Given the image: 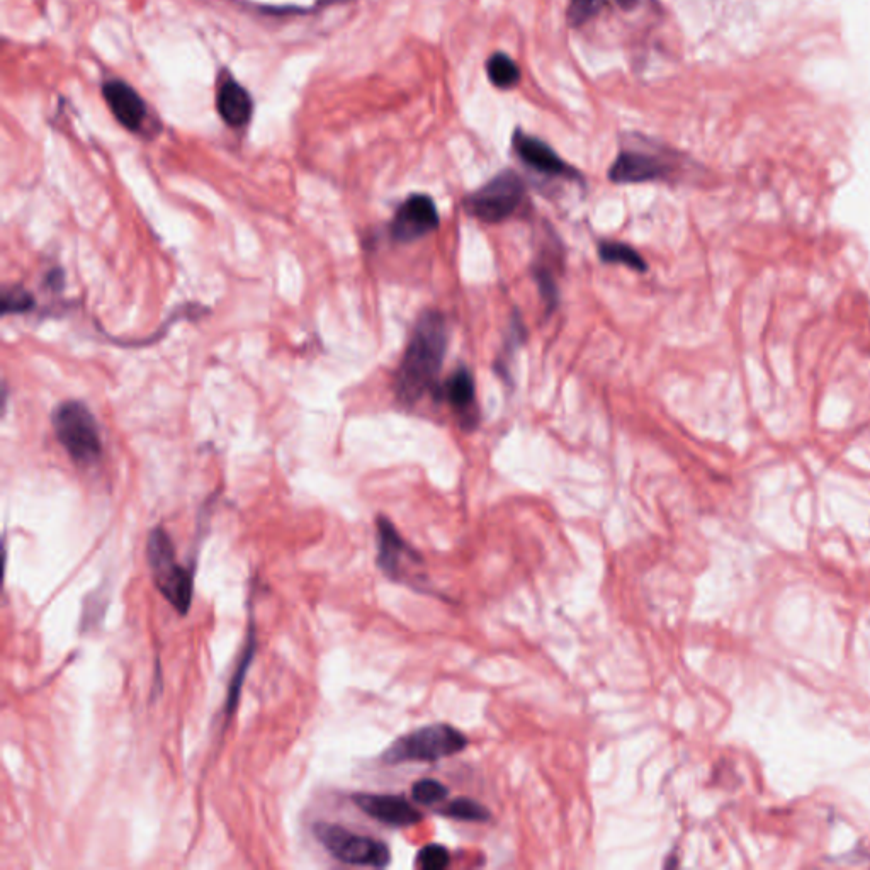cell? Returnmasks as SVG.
<instances>
[{"label":"cell","mask_w":870,"mask_h":870,"mask_svg":"<svg viewBox=\"0 0 870 870\" xmlns=\"http://www.w3.org/2000/svg\"><path fill=\"white\" fill-rule=\"evenodd\" d=\"M609 0H570L568 6V23L575 28H580L583 24H587L590 19H594ZM617 6L624 11H631L638 6L639 0H614Z\"/></svg>","instance_id":"obj_19"},{"label":"cell","mask_w":870,"mask_h":870,"mask_svg":"<svg viewBox=\"0 0 870 870\" xmlns=\"http://www.w3.org/2000/svg\"><path fill=\"white\" fill-rule=\"evenodd\" d=\"M449 796V789L442 784L441 780L420 779L413 784L412 797L415 803L432 806L442 803Z\"/></svg>","instance_id":"obj_20"},{"label":"cell","mask_w":870,"mask_h":870,"mask_svg":"<svg viewBox=\"0 0 870 870\" xmlns=\"http://www.w3.org/2000/svg\"><path fill=\"white\" fill-rule=\"evenodd\" d=\"M486 75L500 91L514 89L519 85L520 77H522L519 65L502 51L493 53L492 57L486 60Z\"/></svg>","instance_id":"obj_15"},{"label":"cell","mask_w":870,"mask_h":870,"mask_svg":"<svg viewBox=\"0 0 870 870\" xmlns=\"http://www.w3.org/2000/svg\"><path fill=\"white\" fill-rule=\"evenodd\" d=\"M104 97L121 125L126 126L128 130H136L142 126L145 119V102L130 85L119 80L108 82L104 85Z\"/></svg>","instance_id":"obj_13"},{"label":"cell","mask_w":870,"mask_h":870,"mask_svg":"<svg viewBox=\"0 0 870 870\" xmlns=\"http://www.w3.org/2000/svg\"><path fill=\"white\" fill-rule=\"evenodd\" d=\"M672 169V164L658 155L639 150H622L609 169V179L614 184H645L667 179Z\"/></svg>","instance_id":"obj_11"},{"label":"cell","mask_w":870,"mask_h":870,"mask_svg":"<svg viewBox=\"0 0 870 870\" xmlns=\"http://www.w3.org/2000/svg\"><path fill=\"white\" fill-rule=\"evenodd\" d=\"M148 565L153 582L169 604L186 616L193 604V575L176 561V549L162 527L150 532L147 544Z\"/></svg>","instance_id":"obj_3"},{"label":"cell","mask_w":870,"mask_h":870,"mask_svg":"<svg viewBox=\"0 0 870 870\" xmlns=\"http://www.w3.org/2000/svg\"><path fill=\"white\" fill-rule=\"evenodd\" d=\"M313 833L335 860L356 867L385 869L391 862L390 847L378 838L359 835L344 826L317 823Z\"/></svg>","instance_id":"obj_5"},{"label":"cell","mask_w":870,"mask_h":870,"mask_svg":"<svg viewBox=\"0 0 870 870\" xmlns=\"http://www.w3.org/2000/svg\"><path fill=\"white\" fill-rule=\"evenodd\" d=\"M352 801L362 813L368 814L369 818L393 828H408V826L419 825L420 821L424 820V814L403 796L361 792V794H354Z\"/></svg>","instance_id":"obj_10"},{"label":"cell","mask_w":870,"mask_h":870,"mask_svg":"<svg viewBox=\"0 0 870 870\" xmlns=\"http://www.w3.org/2000/svg\"><path fill=\"white\" fill-rule=\"evenodd\" d=\"M255 646H257V641H255L254 624H250L249 636H247V646H245V650H243L242 658L238 661L237 670L233 673L232 682H230V689H228V695H226V716L233 714L235 707H237L238 699H240V692H242L243 680H245V675L249 672L250 663L254 660Z\"/></svg>","instance_id":"obj_17"},{"label":"cell","mask_w":870,"mask_h":870,"mask_svg":"<svg viewBox=\"0 0 870 870\" xmlns=\"http://www.w3.org/2000/svg\"><path fill=\"white\" fill-rule=\"evenodd\" d=\"M218 111L228 125L238 128V126L249 123L250 116H252V99L243 87L230 80V82L221 85L220 96H218Z\"/></svg>","instance_id":"obj_14"},{"label":"cell","mask_w":870,"mask_h":870,"mask_svg":"<svg viewBox=\"0 0 870 870\" xmlns=\"http://www.w3.org/2000/svg\"><path fill=\"white\" fill-rule=\"evenodd\" d=\"M512 148L529 169L546 177H560L566 181L580 182L583 184V176L580 170L561 159L548 143L539 140L536 136L529 135L526 131L515 130L512 136Z\"/></svg>","instance_id":"obj_9"},{"label":"cell","mask_w":870,"mask_h":870,"mask_svg":"<svg viewBox=\"0 0 870 870\" xmlns=\"http://www.w3.org/2000/svg\"><path fill=\"white\" fill-rule=\"evenodd\" d=\"M439 814L451 818V820L464 821V823H485L492 818L490 809L485 804L478 803L469 797H458L446 806L439 809Z\"/></svg>","instance_id":"obj_18"},{"label":"cell","mask_w":870,"mask_h":870,"mask_svg":"<svg viewBox=\"0 0 870 870\" xmlns=\"http://www.w3.org/2000/svg\"><path fill=\"white\" fill-rule=\"evenodd\" d=\"M34 300L33 296L28 293V291H23V289H9L4 293V301H2V306H4V311L9 313V311H14V313H19V311H26L33 306Z\"/></svg>","instance_id":"obj_23"},{"label":"cell","mask_w":870,"mask_h":870,"mask_svg":"<svg viewBox=\"0 0 870 870\" xmlns=\"http://www.w3.org/2000/svg\"><path fill=\"white\" fill-rule=\"evenodd\" d=\"M435 398L446 400L451 405L452 410L456 412L461 424L464 427L473 429L478 424V410H476V385L473 374L469 373L468 369H456L449 378L444 381V385L439 386V390L435 393Z\"/></svg>","instance_id":"obj_12"},{"label":"cell","mask_w":870,"mask_h":870,"mask_svg":"<svg viewBox=\"0 0 870 870\" xmlns=\"http://www.w3.org/2000/svg\"><path fill=\"white\" fill-rule=\"evenodd\" d=\"M526 199V184L512 169H505L464 198V210L476 220L497 225L509 220Z\"/></svg>","instance_id":"obj_4"},{"label":"cell","mask_w":870,"mask_h":870,"mask_svg":"<svg viewBox=\"0 0 870 870\" xmlns=\"http://www.w3.org/2000/svg\"><path fill=\"white\" fill-rule=\"evenodd\" d=\"M376 543H378L379 570L393 582L410 583L417 587V578L413 577L419 566L424 565L422 554L403 539L393 522L385 515H379L376 519Z\"/></svg>","instance_id":"obj_7"},{"label":"cell","mask_w":870,"mask_h":870,"mask_svg":"<svg viewBox=\"0 0 870 870\" xmlns=\"http://www.w3.org/2000/svg\"><path fill=\"white\" fill-rule=\"evenodd\" d=\"M599 257L605 264H622L636 272L648 271L646 260L628 243L604 240L599 243Z\"/></svg>","instance_id":"obj_16"},{"label":"cell","mask_w":870,"mask_h":870,"mask_svg":"<svg viewBox=\"0 0 870 870\" xmlns=\"http://www.w3.org/2000/svg\"><path fill=\"white\" fill-rule=\"evenodd\" d=\"M534 277H536L537 288H539L541 298L546 301L549 310H553V308L558 306V301H560V293H558V286H556V281H554L553 272L549 271L548 267L537 266L534 269Z\"/></svg>","instance_id":"obj_22"},{"label":"cell","mask_w":870,"mask_h":870,"mask_svg":"<svg viewBox=\"0 0 870 870\" xmlns=\"http://www.w3.org/2000/svg\"><path fill=\"white\" fill-rule=\"evenodd\" d=\"M451 864V854L444 845L429 843L420 850L415 865L422 870H444Z\"/></svg>","instance_id":"obj_21"},{"label":"cell","mask_w":870,"mask_h":870,"mask_svg":"<svg viewBox=\"0 0 870 870\" xmlns=\"http://www.w3.org/2000/svg\"><path fill=\"white\" fill-rule=\"evenodd\" d=\"M449 345V327L441 311L425 310L415 323L402 362L396 369V400L413 407L427 393L435 396L439 390L444 357Z\"/></svg>","instance_id":"obj_1"},{"label":"cell","mask_w":870,"mask_h":870,"mask_svg":"<svg viewBox=\"0 0 870 870\" xmlns=\"http://www.w3.org/2000/svg\"><path fill=\"white\" fill-rule=\"evenodd\" d=\"M441 225V216L434 199L427 194L408 196L396 210L390 225V235L395 242L412 243L429 235Z\"/></svg>","instance_id":"obj_8"},{"label":"cell","mask_w":870,"mask_h":870,"mask_svg":"<svg viewBox=\"0 0 870 870\" xmlns=\"http://www.w3.org/2000/svg\"><path fill=\"white\" fill-rule=\"evenodd\" d=\"M55 434L75 463L91 464L101 456L99 429L92 413L79 402H67L53 415Z\"/></svg>","instance_id":"obj_6"},{"label":"cell","mask_w":870,"mask_h":870,"mask_svg":"<svg viewBox=\"0 0 870 870\" xmlns=\"http://www.w3.org/2000/svg\"><path fill=\"white\" fill-rule=\"evenodd\" d=\"M325 2H344V0H325Z\"/></svg>","instance_id":"obj_24"},{"label":"cell","mask_w":870,"mask_h":870,"mask_svg":"<svg viewBox=\"0 0 870 870\" xmlns=\"http://www.w3.org/2000/svg\"><path fill=\"white\" fill-rule=\"evenodd\" d=\"M468 743L463 731L451 724H427L393 741L381 755V762L385 765L439 762L464 752Z\"/></svg>","instance_id":"obj_2"}]
</instances>
